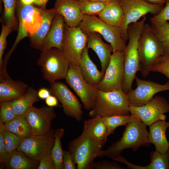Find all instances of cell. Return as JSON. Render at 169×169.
I'll use <instances>...</instances> for the list:
<instances>
[{"label": "cell", "instance_id": "obj_1", "mask_svg": "<svg viewBox=\"0 0 169 169\" xmlns=\"http://www.w3.org/2000/svg\"><path fill=\"white\" fill-rule=\"evenodd\" d=\"M146 19L143 17L140 21L130 24L128 28L129 42L123 52L125 78L122 91L125 94L132 89L136 74L139 71L138 43Z\"/></svg>", "mask_w": 169, "mask_h": 169}, {"label": "cell", "instance_id": "obj_2", "mask_svg": "<svg viewBox=\"0 0 169 169\" xmlns=\"http://www.w3.org/2000/svg\"><path fill=\"white\" fill-rule=\"evenodd\" d=\"M146 126L141 120L127 124L121 139L105 150V156L112 158L120 155L126 149L131 148L136 151L141 146H149L151 143L148 139Z\"/></svg>", "mask_w": 169, "mask_h": 169}, {"label": "cell", "instance_id": "obj_3", "mask_svg": "<svg viewBox=\"0 0 169 169\" xmlns=\"http://www.w3.org/2000/svg\"><path fill=\"white\" fill-rule=\"evenodd\" d=\"M139 71L143 77L147 76L156 60L165 55L164 48L151 26L145 24L138 43Z\"/></svg>", "mask_w": 169, "mask_h": 169}, {"label": "cell", "instance_id": "obj_4", "mask_svg": "<svg viewBox=\"0 0 169 169\" xmlns=\"http://www.w3.org/2000/svg\"><path fill=\"white\" fill-rule=\"evenodd\" d=\"M126 94L122 90L104 91L97 90L95 103L90 110V117L98 115L101 117L130 114Z\"/></svg>", "mask_w": 169, "mask_h": 169}, {"label": "cell", "instance_id": "obj_5", "mask_svg": "<svg viewBox=\"0 0 169 169\" xmlns=\"http://www.w3.org/2000/svg\"><path fill=\"white\" fill-rule=\"evenodd\" d=\"M68 149L78 169H93L94 160L105 156L102 147L83 131L79 136L69 142Z\"/></svg>", "mask_w": 169, "mask_h": 169}, {"label": "cell", "instance_id": "obj_6", "mask_svg": "<svg viewBox=\"0 0 169 169\" xmlns=\"http://www.w3.org/2000/svg\"><path fill=\"white\" fill-rule=\"evenodd\" d=\"M69 63L62 51L56 48L41 52L37 61L44 79L50 84L65 79Z\"/></svg>", "mask_w": 169, "mask_h": 169}, {"label": "cell", "instance_id": "obj_7", "mask_svg": "<svg viewBox=\"0 0 169 169\" xmlns=\"http://www.w3.org/2000/svg\"><path fill=\"white\" fill-rule=\"evenodd\" d=\"M79 26L87 35L96 32L101 35L112 46L113 53L123 52L126 47L120 28L110 25L95 15L83 14Z\"/></svg>", "mask_w": 169, "mask_h": 169}, {"label": "cell", "instance_id": "obj_8", "mask_svg": "<svg viewBox=\"0 0 169 169\" xmlns=\"http://www.w3.org/2000/svg\"><path fill=\"white\" fill-rule=\"evenodd\" d=\"M124 13L120 28L121 35L126 41L128 40V29L129 25L135 23L148 13L157 14L163 7L149 3L145 0H120Z\"/></svg>", "mask_w": 169, "mask_h": 169}, {"label": "cell", "instance_id": "obj_9", "mask_svg": "<svg viewBox=\"0 0 169 169\" xmlns=\"http://www.w3.org/2000/svg\"><path fill=\"white\" fill-rule=\"evenodd\" d=\"M65 79L66 83L79 97L85 109L92 110L95 103L97 90L85 80L78 65L70 62Z\"/></svg>", "mask_w": 169, "mask_h": 169}, {"label": "cell", "instance_id": "obj_10", "mask_svg": "<svg viewBox=\"0 0 169 169\" xmlns=\"http://www.w3.org/2000/svg\"><path fill=\"white\" fill-rule=\"evenodd\" d=\"M124 61L123 52L113 53L103 79L95 87L97 90H122L125 78Z\"/></svg>", "mask_w": 169, "mask_h": 169}, {"label": "cell", "instance_id": "obj_11", "mask_svg": "<svg viewBox=\"0 0 169 169\" xmlns=\"http://www.w3.org/2000/svg\"><path fill=\"white\" fill-rule=\"evenodd\" d=\"M87 41L88 35L79 26L71 28L64 24L62 52L69 62L79 65Z\"/></svg>", "mask_w": 169, "mask_h": 169}, {"label": "cell", "instance_id": "obj_12", "mask_svg": "<svg viewBox=\"0 0 169 169\" xmlns=\"http://www.w3.org/2000/svg\"><path fill=\"white\" fill-rule=\"evenodd\" d=\"M19 20L18 35L14 44L17 45L23 38L35 32L42 23V9L33 5H24L18 0L17 4Z\"/></svg>", "mask_w": 169, "mask_h": 169}, {"label": "cell", "instance_id": "obj_13", "mask_svg": "<svg viewBox=\"0 0 169 169\" xmlns=\"http://www.w3.org/2000/svg\"><path fill=\"white\" fill-rule=\"evenodd\" d=\"M54 132V129H52L48 133L32 135L22 140L16 150L39 161L53 147L55 140Z\"/></svg>", "mask_w": 169, "mask_h": 169}, {"label": "cell", "instance_id": "obj_14", "mask_svg": "<svg viewBox=\"0 0 169 169\" xmlns=\"http://www.w3.org/2000/svg\"><path fill=\"white\" fill-rule=\"evenodd\" d=\"M131 115L137 116L146 125L165 120V113L169 112V102L163 97L156 95L146 104L137 107L129 105Z\"/></svg>", "mask_w": 169, "mask_h": 169}, {"label": "cell", "instance_id": "obj_15", "mask_svg": "<svg viewBox=\"0 0 169 169\" xmlns=\"http://www.w3.org/2000/svg\"><path fill=\"white\" fill-rule=\"evenodd\" d=\"M137 87L131 89L126 95L129 105L142 106L150 101L155 95L160 92L169 90V81L161 84L150 80H143L137 76L135 79Z\"/></svg>", "mask_w": 169, "mask_h": 169}, {"label": "cell", "instance_id": "obj_16", "mask_svg": "<svg viewBox=\"0 0 169 169\" xmlns=\"http://www.w3.org/2000/svg\"><path fill=\"white\" fill-rule=\"evenodd\" d=\"M52 95L56 97L62 105L64 113L77 121L82 118L83 111L78 99L66 85L56 81L50 84L49 89Z\"/></svg>", "mask_w": 169, "mask_h": 169}, {"label": "cell", "instance_id": "obj_17", "mask_svg": "<svg viewBox=\"0 0 169 169\" xmlns=\"http://www.w3.org/2000/svg\"><path fill=\"white\" fill-rule=\"evenodd\" d=\"M32 130V134L42 135L51 131V122L57 116L53 107L43 106L31 107L24 114Z\"/></svg>", "mask_w": 169, "mask_h": 169}, {"label": "cell", "instance_id": "obj_18", "mask_svg": "<svg viewBox=\"0 0 169 169\" xmlns=\"http://www.w3.org/2000/svg\"><path fill=\"white\" fill-rule=\"evenodd\" d=\"M53 8L63 17L65 24L69 27L78 26L82 20L83 14L78 0H56Z\"/></svg>", "mask_w": 169, "mask_h": 169}, {"label": "cell", "instance_id": "obj_19", "mask_svg": "<svg viewBox=\"0 0 169 169\" xmlns=\"http://www.w3.org/2000/svg\"><path fill=\"white\" fill-rule=\"evenodd\" d=\"M64 24L63 17L56 13L49 30L42 44L41 52L53 48L62 51Z\"/></svg>", "mask_w": 169, "mask_h": 169}, {"label": "cell", "instance_id": "obj_20", "mask_svg": "<svg viewBox=\"0 0 169 169\" xmlns=\"http://www.w3.org/2000/svg\"><path fill=\"white\" fill-rule=\"evenodd\" d=\"M87 47L91 49L97 55L101 63V72L105 74L109 64L113 48L110 44L104 43L100 35L96 32H91L88 35Z\"/></svg>", "mask_w": 169, "mask_h": 169}, {"label": "cell", "instance_id": "obj_21", "mask_svg": "<svg viewBox=\"0 0 169 169\" xmlns=\"http://www.w3.org/2000/svg\"><path fill=\"white\" fill-rule=\"evenodd\" d=\"M28 85L21 80H14L10 77H0V102L13 101L27 92Z\"/></svg>", "mask_w": 169, "mask_h": 169}, {"label": "cell", "instance_id": "obj_22", "mask_svg": "<svg viewBox=\"0 0 169 169\" xmlns=\"http://www.w3.org/2000/svg\"><path fill=\"white\" fill-rule=\"evenodd\" d=\"M88 49L87 46L84 48L78 66L80 73L85 80L88 84L96 87L102 81L104 74L99 70L90 59Z\"/></svg>", "mask_w": 169, "mask_h": 169}, {"label": "cell", "instance_id": "obj_23", "mask_svg": "<svg viewBox=\"0 0 169 169\" xmlns=\"http://www.w3.org/2000/svg\"><path fill=\"white\" fill-rule=\"evenodd\" d=\"M83 131L102 147L105 145L109 135L102 117L98 115L84 121Z\"/></svg>", "mask_w": 169, "mask_h": 169}, {"label": "cell", "instance_id": "obj_24", "mask_svg": "<svg viewBox=\"0 0 169 169\" xmlns=\"http://www.w3.org/2000/svg\"><path fill=\"white\" fill-rule=\"evenodd\" d=\"M149 126L148 139L150 142L155 145L156 150L161 153L168 151L169 142L166 139L165 133L169 127V122H166L165 120H159Z\"/></svg>", "mask_w": 169, "mask_h": 169}, {"label": "cell", "instance_id": "obj_25", "mask_svg": "<svg viewBox=\"0 0 169 169\" xmlns=\"http://www.w3.org/2000/svg\"><path fill=\"white\" fill-rule=\"evenodd\" d=\"M56 13L53 8L49 10L42 9L41 26L35 32L30 34L28 36L31 46L33 48L40 50L42 42L49 30Z\"/></svg>", "mask_w": 169, "mask_h": 169}, {"label": "cell", "instance_id": "obj_26", "mask_svg": "<svg viewBox=\"0 0 169 169\" xmlns=\"http://www.w3.org/2000/svg\"><path fill=\"white\" fill-rule=\"evenodd\" d=\"M98 15L105 23L120 28L124 16L120 0H113Z\"/></svg>", "mask_w": 169, "mask_h": 169}, {"label": "cell", "instance_id": "obj_27", "mask_svg": "<svg viewBox=\"0 0 169 169\" xmlns=\"http://www.w3.org/2000/svg\"><path fill=\"white\" fill-rule=\"evenodd\" d=\"M4 125L6 130L15 135L21 141L33 135L24 114L17 115L13 119Z\"/></svg>", "mask_w": 169, "mask_h": 169}, {"label": "cell", "instance_id": "obj_28", "mask_svg": "<svg viewBox=\"0 0 169 169\" xmlns=\"http://www.w3.org/2000/svg\"><path fill=\"white\" fill-rule=\"evenodd\" d=\"M39 99L36 90L32 87H29L23 95L12 101L13 109L16 115L24 114L34 103L39 100Z\"/></svg>", "mask_w": 169, "mask_h": 169}, {"label": "cell", "instance_id": "obj_29", "mask_svg": "<svg viewBox=\"0 0 169 169\" xmlns=\"http://www.w3.org/2000/svg\"><path fill=\"white\" fill-rule=\"evenodd\" d=\"M37 161L16 150L8 157L6 165L11 169H32L35 168Z\"/></svg>", "mask_w": 169, "mask_h": 169}, {"label": "cell", "instance_id": "obj_30", "mask_svg": "<svg viewBox=\"0 0 169 169\" xmlns=\"http://www.w3.org/2000/svg\"><path fill=\"white\" fill-rule=\"evenodd\" d=\"M102 118L107 126L109 135L113 134L116 129L119 126L125 125L132 121L141 120L137 116L131 114L114 115Z\"/></svg>", "mask_w": 169, "mask_h": 169}, {"label": "cell", "instance_id": "obj_31", "mask_svg": "<svg viewBox=\"0 0 169 169\" xmlns=\"http://www.w3.org/2000/svg\"><path fill=\"white\" fill-rule=\"evenodd\" d=\"M64 129L58 128L54 132V142L51 149V153L55 169H63V151L62 147L61 139L64 136Z\"/></svg>", "mask_w": 169, "mask_h": 169}, {"label": "cell", "instance_id": "obj_32", "mask_svg": "<svg viewBox=\"0 0 169 169\" xmlns=\"http://www.w3.org/2000/svg\"><path fill=\"white\" fill-rule=\"evenodd\" d=\"M151 23L153 31L164 48L165 55L169 56V23L166 21Z\"/></svg>", "mask_w": 169, "mask_h": 169}, {"label": "cell", "instance_id": "obj_33", "mask_svg": "<svg viewBox=\"0 0 169 169\" xmlns=\"http://www.w3.org/2000/svg\"><path fill=\"white\" fill-rule=\"evenodd\" d=\"M151 163L141 169H169V153H161L156 150L150 154Z\"/></svg>", "mask_w": 169, "mask_h": 169}, {"label": "cell", "instance_id": "obj_34", "mask_svg": "<svg viewBox=\"0 0 169 169\" xmlns=\"http://www.w3.org/2000/svg\"><path fill=\"white\" fill-rule=\"evenodd\" d=\"M113 0L100 2L89 0H78L80 9L83 14L98 15Z\"/></svg>", "mask_w": 169, "mask_h": 169}, {"label": "cell", "instance_id": "obj_35", "mask_svg": "<svg viewBox=\"0 0 169 169\" xmlns=\"http://www.w3.org/2000/svg\"><path fill=\"white\" fill-rule=\"evenodd\" d=\"M4 6V19L5 24L12 25L17 29L18 20L15 15V10L18 0H3Z\"/></svg>", "mask_w": 169, "mask_h": 169}, {"label": "cell", "instance_id": "obj_36", "mask_svg": "<svg viewBox=\"0 0 169 169\" xmlns=\"http://www.w3.org/2000/svg\"><path fill=\"white\" fill-rule=\"evenodd\" d=\"M3 133L5 144L6 165L8 158L19 146L21 141L15 135L6 129Z\"/></svg>", "mask_w": 169, "mask_h": 169}, {"label": "cell", "instance_id": "obj_37", "mask_svg": "<svg viewBox=\"0 0 169 169\" xmlns=\"http://www.w3.org/2000/svg\"><path fill=\"white\" fill-rule=\"evenodd\" d=\"M0 120L4 123H8L16 117L12 101L0 102Z\"/></svg>", "mask_w": 169, "mask_h": 169}, {"label": "cell", "instance_id": "obj_38", "mask_svg": "<svg viewBox=\"0 0 169 169\" xmlns=\"http://www.w3.org/2000/svg\"><path fill=\"white\" fill-rule=\"evenodd\" d=\"M150 71L161 73L169 81V56L164 55L159 57L151 67Z\"/></svg>", "mask_w": 169, "mask_h": 169}, {"label": "cell", "instance_id": "obj_39", "mask_svg": "<svg viewBox=\"0 0 169 169\" xmlns=\"http://www.w3.org/2000/svg\"><path fill=\"white\" fill-rule=\"evenodd\" d=\"M14 29V27L10 24L5 23L2 24L0 36V68L3 64V56L6 47L7 37Z\"/></svg>", "mask_w": 169, "mask_h": 169}, {"label": "cell", "instance_id": "obj_40", "mask_svg": "<svg viewBox=\"0 0 169 169\" xmlns=\"http://www.w3.org/2000/svg\"><path fill=\"white\" fill-rule=\"evenodd\" d=\"M165 5L157 15L151 18V23L161 22L169 20V0H166Z\"/></svg>", "mask_w": 169, "mask_h": 169}, {"label": "cell", "instance_id": "obj_41", "mask_svg": "<svg viewBox=\"0 0 169 169\" xmlns=\"http://www.w3.org/2000/svg\"><path fill=\"white\" fill-rule=\"evenodd\" d=\"M6 129L4 124L0 120V168L6 165L5 144L3 131Z\"/></svg>", "mask_w": 169, "mask_h": 169}, {"label": "cell", "instance_id": "obj_42", "mask_svg": "<svg viewBox=\"0 0 169 169\" xmlns=\"http://www.w3.org/2000/svg\"><path fill=\"white\" fill-rule=\"evenodd\" d=\"M93 168L96 169H125L118 163L109 161L106 160H103L96 162H94Z\"/></svg>", "mask_w": 169, "mask_h": 169}, {"label": "cell", "instance_id": "obj_43", "mask_svg": "<svg viewBox=\"0 0 169 169\" xmlns=\"http://www.w3.org/2000/svg\"><path fill=\"white\" fill-rule=\"evenodd\" d=\"M63 162L64 169H76L77 166L69 151H63Z\"/></svg>", "mask_w": 169, "mask_h": 169}, {"label": "cell", "instance_id": "obj_44", "mask_svg": "<svg viewBox=\"0 0 169 169\" xmlns=\"http://www.w3.org/2000/svg\"><path fill=\"white\" fill-rule=\"evenodd\" d=\"M38 169H55L51 153V150L39 161Z\"/></svg>", "mask_w": 169, "mask_h": 169}, {"label": "cell", "instance_id": "obj_45", "mask_svg": "<svg viewBox=\"0 0 169 169\" xmlns=\"http://www.w3.org/2000/svg\"><path fill=\"white\" fill-rule=\"evenodd\" d=\"M45 103L48 106L53 107L57 105L58 99L55 96L50 95L45 99Z\"/></svg>", "mask_w": 169, "mask_h": 169}, {"label": "cell", "instance_id": "obj_46", "mask_svg": "<svg viewBox=\"0 0 169 169\" xmlns=\"http://www.w3.org/2000/svg\"><path fill=\"white\" fill-rule=\"evenodd\" d=\"M49 90L45 88H42L38 91V97L42 99H46L50 95Z\"/></svg>", "mask_w": 169, "mask_h": 169}, {"label": "cell", "instance_id": "obj_47", "mask_svg": "<svg viewBox=\"0 0 169 169\" xmlns=\"http://www.w3.org/2000/svg\"><path fill=\"white\" fill-rule=\"evenodd\" d=\"M49 0H36L34 4L38 7L43 9H46V5Z\"/></svg>", "mask_w": 169, "mask_h": 169}, {"label": "cell", "instance_id": "obj_48", "mask_svg": "<svg viewBox=\"0 0 169 169\" xmlns=\"http://www.w3.org/2000/svg\"><path fill=\"white\" fill-rule=\"evenodd\" d=\"M147 2L154 4H158L163 7L166 0H145Z\"/></svg>", "mask_w": 169, "mask_h": 169}, {"label": "cell", "instance_id": "obj_49", "mask_svg": "<svg viewBox=\"0 0 169 169\" xmlns=\"http://www.w3.org/2000/svg\"><path fill=\"white\" fill-rule=\"evenodd\" d=\"M24 5H31L34 4L36 0H19Z\"/></svg>", "mask_w": 169, "mask_h": 169}, {"label": "cell", "instance_id": "obj_50", "mask_svg": "<svg viewBox=\"0 0 169 169\" xmlns=\"http://www.w3.org/2000/svg\"><path fill=\"white\" fill-rule=\"evenodd\" d=\"M90 1H100V2H105L111 1L112 0H89Z\"/></svg>", "mask_w": 169, "mask_h": 169}, {"label": "cell", "instance_id": "obj_51", "mask_svg": "<svg viewBox=\"0 0 169 169\" xmlns=\"http://www.w3.org/2000/svg\"><path fill=\"white\" fill-rule=\"evenodd\" d=\"M168 151L169 153V148H168Z\"/></svg>", "mask_w": 169, "mask_h": 169}]
</instances>
